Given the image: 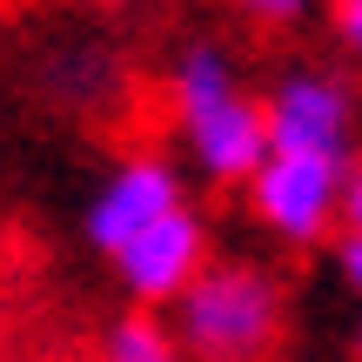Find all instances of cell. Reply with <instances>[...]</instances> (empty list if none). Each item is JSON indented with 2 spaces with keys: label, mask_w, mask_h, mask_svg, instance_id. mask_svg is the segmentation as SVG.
Wrapping results in <instances>:
<instances>
[{
  "label": "cell",
  "mask_w": 362,
  "mask_h": 362,
  "mask_svg": "<svg viewBox=\"0 0 362 362\" xmlns=\"http://www.w3.org/2000/svg\"><path fill=\"white\" fill-rule=\"evenodd\" d=\"M181 356L194 362H262L275 349V329H282V296L262 269L242 262H221L202 269L181 288Z\"/></svg>",
  "instance_id": "obj_1"
},
{
  "label": "cell",
  "mask_w": 362,
  "mask_h": 362,
  "mask_svg": "<svg viewBox=\"0 0 362 362\" xmlns=\"http://www.w3.org/2000/svg\"><path fill=\"white\" fill-rule=\"evenodd\" d=\"M356 128V101L342 81L329 74H282L275 94L262 101V134H269V155H322L342 161Z\"/></svg>",
  "instance_id": "obj_2"
},
{
  "label": "cell",
  "mask_w": 362,
  "mask_h": 362,
  "mask_svg": "<svg viewBox=\"0 0 362 362\" xmlns=\"http://www.w3.org/2000/svg\"><path fill=\"white\" fill-rule=\"evenodd\" d=\"M336 194H342V161L322 155H269L248 175V202L282 242H322L336 221Z\"/></svg>",
  "instance_id": "obj_3"
},
{
  "label": "cell",
  "mask_w": 362,
  "mask_h": 362,
  "mask_svg": "<svg viewBox=\"0 0 362 362\" xmlns=\"http://www.w3.org/2000/svg\"><path fill=\"white\" fill-rule=\"evenodd\" d=\"M208 235H202V215H194L188 202L168 208L161 221H148L134 242L115 248V275L128 282L134 302H175L181 288L194 282V275L208 269Z\"/></svg>",
  "instance_id": "obj_4"
},
{
  "label": "cell",
  "mask_w": 362,
  "mask_h": 362,
  "mask_svg": "<svg viewBox=\"0 0 362 362\" xmlns=\"http://www.w3.org/2000/svg\"><path fill=\"white\" fill-rule=\"evenodd\" d=\"M181 134L188 155L208 181H248L269 161V134H262V101H248L242 88L215 94L202 107H181Z\"/></svg>",
  "instance_id": "obj_5"
},
{
  "label": "cell",
  "mask_w": 362,
  "mask_h": 362,
  "mask_svg": "<svg viewBox=\"0 0 362 362\" xmlns=\"http://www.w3.org/2000/svg\"><path fill=\"white\" fill-rule=\"evenodd\" d=\"M168 208H181V175L168 161H155V155H134V161H121V168L107 175V188L88 202V242L115 255L121 242H134V235H141L148 221H161Z\"/></svg>",
  "instance_id": "obj_6"
},
{
  "label": "cell",
  "mask_w": 362,
  "mask_h": 362,
  "mask_svg": "<svg viewBox=\"0 0 362 362\" xmlns=\"http://www.w3.org/2000/svg\"><path fill=\"white\" fill-rule=\"evenodd\" d=\"M228 88H242V81H235V61L215 47V40L181 47V61H175V115H181V107L215 101V94H228Z\"/></svg>",
  "instance_id": "obj_7"
},
{
  "label": "cell",
  "mask_w": 362,
  "mask_h": 362,
  "mask_svg": "<svg viewBox=\"0 0 362 362\" xmlns=\"http://www.w3.org/2000/svg\"><path fill=\"white\" fill-rule=\"evenodd\" d=\"M101 356L107 362H181V342L155 322V315H121V322L107 329Z\"/></svg>",
  "instance_id": "obj_8"
},
{
  "label": "cell",
  "mask_w": 362,
  "mask_h": 362,
  "mask_svg": "<svg viewBox=\"0 0 362 362\" xmlns=\"http://www.w3.org/2000/svg\"><path fill=\"white\" fill-rule=\"evenodd\" d=\"M336 215L349 221V235H362V155H356V168L342 175V194H336Z\"/></svg>",
  "instance_id": "obj_9"
},
{
  "label": "cell",
  "mask_w": 362,
  "mask_h": 362,
  "mask_svg": "<svg viewBox=\"0 0 362 362\" xmlns=\"http://www.w3.org/2000/svg\"><path fill=\"white\" fill-rule=\"evenodd\" d=\"M336 27L349 47H362V0H336Z\"/></svg>",
  "instance_id": "obj_10"
},
{
  "label": "cell",
  "mask_w": 362,
  "mask_h": 362,
  "mask_svg": "<svg viewBox=\"0 0 362 362\" xmlns=\"http://www.w3.org/2000/svg\"><path fill=\"white\" fill-rule=\"evenodd\" d=\"M242 7H248V13H262V21H296L309 0H242Z\"/></svg>",
  "instance_id": "obj_11"
},
{
  "label": "cell",
  "mask_w": 362,
  "mask_h": 362,
  "mask_svg": "<svg viewBox=\"0 0 362 362\" xmlns=\"http://www.w3.org/2000/svg\"><path fill=\"white\" fill-rule=\"evenodd\" d=\"M342 282L362 296V235H349V242H342Z\"/></svg>",
  "instance_id": "obj_12"
}]
</instances>
